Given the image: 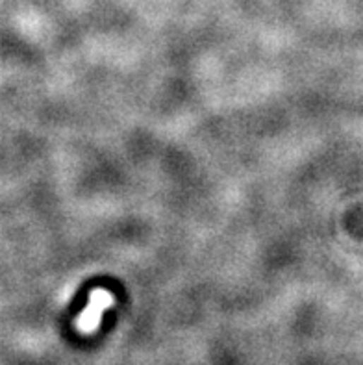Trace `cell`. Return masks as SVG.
<instances>
[{
  "mask_svg": "<svg viewBox=\"0 0 363 365\" xmlns=\"http://www.w3.org/2000/svg\"><path fill=\"white\" fill-rule=\"evenodd\" d=\"M112 304L113 295L109 292H106V289H97V292L91 293L88 308H85L84 313H82L78 321H76L80 332L89 334V332L97 330L98 323H100V317H102V311L108 310Z\"/></svg>",
  "mask_w": 363,
  "mask_h": 365,
  "instance_id": "1",
  "label": "cell"
}]
</instances>
